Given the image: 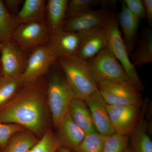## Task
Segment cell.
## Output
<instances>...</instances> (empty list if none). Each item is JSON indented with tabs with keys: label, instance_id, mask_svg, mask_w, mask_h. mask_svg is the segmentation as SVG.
Returning a JSON list of instances; mask_svg holds the SVG:
<instances>
[{
	"label": "cell",
	"instance_id": "6",
	"mask_svg": "<svg viewBox=\"0 0 152 152\" xmlns=\"http://www.w3.org/2000/svg\"><path fill=\"white\" fill-rule=\"evenodd\" d=\"M51 35L45 22H30L19 25L13 32L10 41L26 53L46 45Z\"/></svg>",
	"mask_w": 152,
	"mask_h": 152
},
{
	"label": "cell",
	"instance_id": "1",
	"mask_svg": "<svg viewBox=\"0 0 152 152\" xmlns=\"http://www.w3.org/2000/svg\"><path fill=\"white\" fill-rule=\"evenodd\" d=\"M47 85L42 77L23 86L0 108V122L20 125L37 135H43L48 122Z\"/></svg>",
	"mask_w": 152,
	"mask_h": 152
},
{
	"label": "cell",
	"instance_id": "17",
	"mask_svg": "<svg viewBox=\"0 0 152 152\" xmlns=\"http://www.w3.org/2000/svg\"><path fill=\"white\" fill-rule=\"evenodd\" d=\"M68 113L74 122L86 134L96 131L89 109L84 101L74 98Z\"/></svg>",
	"mask_w": 152,
	"mask_h": 152
},
{
	"label": "cell",
	"instance_id": "11",
	"mask_svg": "<svg viewBox=\"0 0 152 152\" xmlns=\"http://www.w3.org/2000/svg\"><path fill=\"white\" fill-rule=\"evenodd\" d=\"M107 110L115 132L124 136L132 134L137 124L138 107L107 104Z\"/></svg>",
	"mask_w": 152,
	"mask_h": 152
},
{
	"label": "cell",
	"instance_id": "8",
	"mask_svg": "<svg viewBox=\"0 0 152 152\" xmlns=\"http://www.w3.org/2000/svg\"><path fill=\"white\" fill-rule=\"evenodd\" d=\"M56 59L46 45L33 50L28 58L24 72L21 76L24 85L34 83L43 77Z\"/></svg>",
	"mask_w": 152,
	"mask_h": 152
},
{
	"label": "cell",
	"instance_id": "35",
	"mask_svg": "<svg viewBox=\"0 0 152 152\" xmlns=\"http://www.w3.org/2000/svg\"><path fill=\"white\" fill-rule=\"evenodd\" d=\"M2 47V43L0 39V52H1V49Z\"/></svg>",
	"mask_w": 152,
	"mask_h": 152
},
{
	"label": "cell",
	"instance_id": "25",
	"mask_svg": "<svg viewBox=\"0 0 152 152\" xmlns=\"http://www.w3.org/2000/svg\"><path fill=\"white\" fill-rule=\"evenodd\" d=\"M114 1L107 0H72L69 1L66 14V19L77 16L89 11L97 5H107L113 4Z\"/></svg>",
	"mask_w": 152,
	"mask_h": 152
},
{
	"label": "cell",
	"instance_id": "30",
	"mask_svg": "<svg viewBox=\"0 0 152 152\" xmlns=\"http://www.w3.org/2000/svg\"><path fill=\"white\" fill-rule=\"evenodd\" d=\"M123 2L128 10L134 16L140 20L146 18L145 8L142 1L141 0H124Z\"/></svg>",
	"mask_w": 152,
	"mask_h": 152
},
{
	"label": "cell",
	"instance_id": "10",
	"mask_svg": "<svg viewBox=\"0 0 152 152\" xmlns=\"http://www.w3.org/2000/svg\"><path fill=\"white\" fill-rule=\"evenodd\" d=\"M105 26L77 33L80 37L76 55L78 58L84 61L89 60L107 47Z\"/></svg>",
	"mask_w": 152,
	"mask_h": 152
},
{
	"label": "cell",
	"instance_id": "15",
	"mask_svg": "<svg viewBox=\"0 0 152 152\" xmlns=\"http://www.w3.org/2000/svg\"><path fill=\"white\" fill-rule=\"evenodd\" d=\"M58 129V141L61 147L75 150L84 139L86 134L75 124L69 113L63 119Z\"/></svg>",
	"mask_w": 152,
	"mask_h": 152
},
{
	"label": "cell",
	"instance_id": "7",
	"mask_svg": "<svg viewBox=\"0 0 152 152\" xmlns=\"http://www.w3.org/2000/svg\"><path fill=\"white\" fill-rule=\"evenodd\" d=\"M99 92L109 105H131L140 108L142 96L130 82L102 81L98 83Z\"/></svg>",
	"mask_w": 152,
	"mask_h": 152
},
{
	"label": "cell",
	"instance_id": "33",
	"mask_svg": "<svg viewBox=\"0 0 152 152\" xmlns=\"http://www.w3.org/2000/svg\"><path fill=\"white\" fill-rule=\"evenodd\" d=\"M71 152L70 150L66 148H64L63 147H60L58 149V152Z\"/></svg>",
	"mask_w": 152,
	"mask_h": 152
},
{
	"label": "cell",
	"instance_id": "31",
	"mask_svg": "<svg viewBox=\"0 0 152 152\" xmlns=\"http://www.w3.org/2000/svg\"><path fill=\"white\" fill-rule=\"evenodd\" d=\"M22 1H23L21 0H5L4 2L9 12L12 15L16 14V15L18 12L19 6Z\"/></svg>",
	"mask_w": 152,
	"mask_h": 152
},
{
	"label": "cell",
	"instance_id": "16",
	"mask_svg": "<svg viewBox=\"0 0 152 152\" xmlns=\"http://www.w3.org/2000/svg\"><path fill=\"white\" fill-rule=\"evenodd\" d=\"M68 0H48L46 2V24L52 34L63 29L66 20Z\"/></svg>",
	"mask_w": 152,
	"mask_h": 152
},
{
	"label": "cell",
	"instance_id": "18",
	"mask_svg": "<svg viewBox=\"0 0 152 152\" xmlns=\"http://www.w3.org/2000/svg\"><path fill=\"white\" fill-rule=\"evenodd\" d=\"M121 5L119 19L124 35V42L129 53L132 51L134 46L140 20L131 13L122 1Z\"/></svg>",
	"mask_w": 152,
	"mask_h": 152
},
{
	"label": "cell",
	"instance_id": "20",
	"mask_svg": "<svg viewBox=\"0 0 152 152\" xmlns=\"http://www.w3.org/2000/svg\"><path fill=\"white\" fill-rule=\"evenodd\" d=\"M133 64L141 66L152 62V31L150 29L143 33L137 50L132 55Z\"/></svg>",
	"mask_w": 152,
	"mask_h": 152
},
{
	"label": "cell",
	"instance_id": "34",
	"mask_svg": "<svg viewBox=\"0 0 152 152\" xmlns=\"http://www.w3.org/2000/svg\"><path fill=\"white\" fill-rule=\"evenodd\" d=\"M123 152H133L132 150L129 148H127Z\"/></svg>",
	"mask_w": 152,
	"mask_h": 152
},
{
	"label": "cell",
	"instance_id": "24",
	"mask_svg": "<svg viewBox=\"0 0 152 152\" xmlns=\"http://www.w3.org/2000/svg\"><path fill=\"white\" fill-rule=\"evenodd\" d=\"M18 26L16 16L9 12L4 1L0 0V39L2 43L10 40L11 35Z\"/></svg>",
	"mask_w": 152,
	"mask_h": 152
},
{
	"label": "cell",
	"instance_id": "22",
	"mask_svg": "<svg viewBox=\"0 0 152 152\" xmlns=\"http://www.w3.org/2000/svg\"><path fill=\"white\" fill-rule=\"evenodd\" d=\"M32 133L23 131L15 134L3 152H28L39 141Z\"/></svg>",
	"mask_w": 152,
	"mask_h": 152
},
{
	"label": "cell",
	"instance_id": "21",
	"mask_svg": "<svg viewBox=\"0 0 152 152\" xmlns=\"http://www.w3.org/2000/svg\"><path fill=\"white\" fill-rule=\"evenodd\" d=\"M131 134L133 152H152V142L147 133L146 121L140 120Z\"/></svg>",
	"mask_w": 152,
	"mask_h": 152
},
{
	"label": "cell",
	"instance_id": "29",
	"mask_svg": "<svg viewBox=\"0 0 152 152\" xmlns=\"http://www.w3.org/2000/svg\"><path fill=\"white\" fill-rule=\"evenodd\" d=\"M24 128L15 124L0 122V148L4 151L11 138L16 133L23 130Z\"/></svg>",
	"mask_w": 152,
	"mask_h": 152
},
{
	"label": "cell",
	"instance_id": "19",
	"mask_svg": "<svg viewBox=\"0 0 152 152\" xmlns=\"http://www.w3.org/2000/svg\"><path fill=\"white\" fill-rule=\"evenodd\" d=\"M46 2L45 0H26L15 15L18 25L32 22H45Z\"/></svg>",
	"mask_w": 152,
	"mask_h": 152
},
{
	"label": "cell",
	"instance_id": "28",
	"mask_svg": "<svg viewBox=\"0 0 152 152\" xmlns=\"http://www.w3.org/2000/svg\"><path fill=\"white\" fill-rule=\"evenodd\" d=\"M128 138L115 133L106 137L102 152H123L127 148Z\"/></svg>",
	"mask_w": 152,
	"mask_h": 152
},
{
	"label": "cell",
	"instance_id": "14",
	"mask_svg": "<svg viewBox=\"0 0 152 152\" xmlns=\"http://www.w3.org/2000/svg\"><path fill=\"white\" fill-rule=\"evenodd\" d=\"M80 42L77 33L62 30L52 34L46 45L49 51L57 59L59 57L76 56Z\"/></svg>",
	"mask_w": 152,
	"mask_h": 152
},
{
	"label": "cell",
	"instance_id": "23",
	"mask_svg": "<svg viewBox=\"0 0 152 152\" xmlns=\"http://www.w3.org/2000/svg\"><path fill=\"white\" fill-rule=\"evenodd\" d=\"M23 86L21 76L0 75V108L10 100Z\"/></svg>",
	"mask_w": 152,
	"mask_h": 152
},
{
	"label": "cell",
	"instance_id": "27",
	"mask_svg": "<svg viewBox=\"0 0 152 152\" xmlns=\"http://www.w3.org/2000/svg\"><path fill=\"white\" fill-rule=\"evenodd\" d=\"M61 147L57 136L48 129L42 138L28 152H57Z\"/></svg>",
	"mask_w": 152,
	"mask_h": 152
},
{
	"label": "cell",
	"instance_id": "9",
	"mask_svg": "<svg viewBox=\"0 0 152 152\" xmlns=\"http://www.w3.org/2000/svg\"><path fill=\"white\" fill-rule=\"evenodd\" d=\"M27 60L26 53L12 41L3 43L0 52L1 75L20 77L24 72Z\"/></svg>",
	"mask_w": 152,
	"mask_h": 152
},
{
	"label": "cell",
	"instance_id": "32",
	"mask_svg": "<svg viewBox=\"0 0 152 152\" xmlns=\"http://www.w3.org/2000/svg\"><path fill=\"white\" fill-rule=\"evenodd\" d=\"M146 18L150 25L152 23V0H144L142 1Z\"/></svg>",
	"mask_w": 152,
	"mask_h": 152
},
{
	"label": "cell",
	"instance_id": "5",
	"mask_svg": "<svg viewBox=\"0 0 152 152\" xmlns=\"http://www.w3.org/2000/svg\"><path fill=\"white\" fill-rule=\"evenodd\" d=\"M85 61L97 84L102 81L130 82L122 66L107 47Z\"/></svg>",
	"mask_w": 152,
	"mask_h": 152
},
{
	"label": "cell",
	"instance_id": "37",
	"mask_svg": "<svg viewBox=\"0 0 152 152\" xmlns=\"http://www.w3.org/2000/svg\"><path fill=\"white\" fill-rule=\"evenodd\" d=\"M0 152H3V151L1 149V148H0Z\"/></svg>",
	"mask_w": 152,
	"mask_h": 152
},
{
	"label": "cell",
	"instance_id": "13",
	"mask_svg": "<svg viewBox=\"0 0 152 152\" xmlns=\"http://www.w3.org/2000/svg\"><path fill=\"white\" fill-rule=\"evenodd\" d=\"M110 16L105 9L94 10L93 9L77 16L66 19L63 29L79 33L100 26H104Z\"/></svg>",
	"mask_w": 152,
	"mask_h": 152
},
{
	"label": "cell",
	"instance_id": "4",
	"mask_svg": "<svg viewBox=\"0 0 152 152\" xmlns=\"http://www.w3.org/2000/svg\"><path fill=\"white\" fill-rule=\"evenodd\" d=\"M107 48L120 62L130 81L138 89L142 91L144 86L136 71L135 66L131 61L128 52L121 35L118 24L115 17L110 16L105 26Z\"/></svg>",
	"mask_w": 152,
	"mask_h": 152
},
{
	"label": "cell",
	"instance_id": "36",
	"mask_svg": "<svg viewBox=\"0 0 152 152\" xmlns=\"http://www.w3.org/2000/svg\"><path fill=\"white\" fill-rule=\"evenodd\" d=\"M1 75V63H0V75Z\"/></svg>",
	"mask_w": 152,
	"mask_h": 152
},
{
	"label": "cell",
	"instance_id": "12",
	"mask_svg": "<svg viewBox=\"0 0 152 152\" xmlns=\"http://www.w3.org/2000/svg\"><path fill=\"white\" fill-rule=\"evenodd\" d=\"M85 102L89 109L96 132L105 136L115 133L109 117L107 104L99 90L90 95Z\"/></svg>",
	"mask_w": 152,
	"mask_h": 152
},
{
	"label": "cell",
	"instance_id": "3",
	"mask_svg": "<svg viewBox=\"0 0 152 152\" xmlns=\"http://www.w3.org/2000/svg\"><path fill=\"white\" fill-rule=\"evenodd\" d=\"M46 96L53 123L57 128L67 114L75 96L65 77L58 73L51 76L47 85Z\"/></svg>",
	"mask_w": 152,
	"mask_h": 152
},
{
	"label": "cell",
	"instance_id": "2",
	"mask_svg": "<svg viewBox=\"0 0 152 152\" xmlns=\"http://www.w3.org/2000/svg\"><path fill=\"white\" fill-rule=\"evenodd\" d=\"M56 59L75 98L85 101L90 95L97 91L98 84L92 76L85 61L77 56L59 57Z\"/></svg>",
	"mask_w": 152,
	"mask_h": 152
},
{
	"label": "cell",
	"instance_id": "26",
	"mask_svg": "<svg viewBox=\"0 0 152 152\" xmlns=\"http://www.w3.org/2000/svg\"><path fill=\"white\" fill-rule=\"evenodd\" d=\"M106 137L96 131L87 134L75 151L77 152H102Z\"/></svg>",
	"mask_w": 152,
	"mask_h": 152
}]
</instances>
